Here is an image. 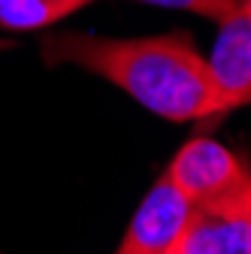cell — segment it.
<instances>
[{
	"mask_svg": "<svg viewBox=\"0 0 251 254\" xmlns=\"http://www.w3.org/2000/svg\"><path fill=\"white\" fill-rule=\"evenodd\" d=\"M251 103V88H248V94H245V100H242V106H248Z\"/></svg>",
	"mask_w": 251,
	"mask_h": 254,
	"instance_id": "obj_8",
	"label": "cell"
},
{
	"mask_svg": "<svg viewBox=\"0 0 251 254\" xmlns=\"http://www.w3.org/2000/svg\"><path fill=\"white\" fill-rule=\"evenodd\" d=\"M191 209V200L167 176H161L133 212L115 254H167L185 230Z\"/></svg>",
	"mask_w": 251,
	"mask_h": 254,
	"instance_id": "obj_4",
	"label": "cell"
},
{
	"mask_svg": "<svg viewBox=\"0 0 251 254\" xmlns=\"http://www.w3.org/2000/svg\"><path fill=\"white\" fill-rule=\"evenodd\" d=\"M206 67L224 109H239L251 88V0H239V6L218 21V40L206 58Z\"/></svg>",
	"mask_w": 251,
	"mask_h": 254,
	"instance_id": "obj_5",
	"label": "cell"
},
{
	"mask_svg": "<svg viewBox=\"0 0 251 254\" xmlns=\"http://www.w3.org/2000/svg\"><path fill=\"white\" fill-rule=\"evenodd\" d=\"M191 206L215 203L251 190V170L242 157L212 136H194L185 142L164 173Z\"/></svg>",
	"mask_w": 251,
	"mask_h": 254,
	"instance_id": "obj_2",
	"label": "cell"
},
{
	"mask_svg": "<svg viewBox=\"0 0 251 254\" xmlns=\"http://www.w3.org/2000/svg\"><path fill=\"white\" fill-rule=\"evenodd\" d=\"M94 0H0V27L40 30L91 6Z\"/></svg>",
	"mask_w": 251,
	"mask_h": 254,
	"instance_id": "obj_6",
	"label": "cell"
},
{
	"mask_svg": "<svg viewBox=\"0 0 251 254\" xmlns=\"http://www.w3.org/2000/svg\"><path fill=\"white\" fill-rule=\"evenodd\" d=\"M139 3L194 12V15H203V18H209V21H224V18L239 6V0H139Z\"/></svg>",
	"mask_w": 251,
	"mask_h": 254,
	"instance_id": "obj_7",
	"label": "cell"
},
{
	"mask_svg": "<svg viewBox=\"0 0 251 254\" xmlns=\"http://www.w3.org/2000/svg\"><path fill=\"white\" fill-rule=\"evenodd\" d=\"M167 254H251V190L194 206Z\"/></svg>",
	"mask_w": 251,
	"mask_h": 254,
	"instance_id": "obj_3",
	"label": "cell"
},
{
	"mask_svg": "<svg viewBox=\"0 0 251 254\" xmlns=\"http://www.w3.org/2000/svg\"><path fill=\"white\" fill-rule=\"evenodd\" d=\"M43 61L49 67L76 64L121 88L124 94L167 121H197L227 115L206 58L194 49L185 30L164 37H94L55 34L46 37Z\"/></svg>",
	"mask_w": 251,
	"mask_h": 254,
	"instance_id": "obj_1",
	"label": "cell"
}]
</instances>
